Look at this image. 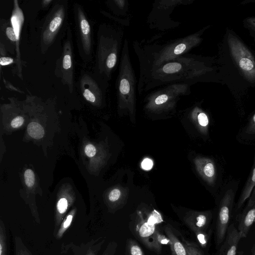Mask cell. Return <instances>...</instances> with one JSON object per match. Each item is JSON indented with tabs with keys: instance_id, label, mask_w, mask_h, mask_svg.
Listing matches in <instances>:
<instances>
[{
	"instance_id": "obj_30",
	"label": "cell",
	"mask_w": 255,
	"mask_h": 255,
	"mask_svg": "<svg viewBox=\"0 0 255 255\" xmlns=\"http://www.w3.org/2000/svg\"><path fill=\"white\" fill-rule=\"evenodd\" d=\"M198 122L200 126L203 127H206L208 126L209 123L208 118L204 113H200L198 116Z\"/></svg>"
},
{
	"instance_id": "obj_20",
	"label": "cell",
	"mask_w": 255,
	"mask_h": 255,
	"mask_svg": "<svg viewBox=\"0 0 255 255\" xmlns=\"http://www.w3.org/2000/svg\"><path fill=\"white\" fill-rule=\"evenodd\" d=\"M14 255H33L21 238L18 236L14 237Z\"/></svg>"
},
{
	"instance_id": "obj_8",
	"label": "cell",
	"mask_w": 255,
	"mask_h": 255,
	"mask_svg": "<svg viewBox=\"0 0 255 255\" xmlns=\"http://www.w3.org/2000/svg\"><path fill=\"white\" fill-rule=\"evenodd\" d=\"M188 0H157L153 4L151 11L147 17L150 26L161 30L167 29L174 26L170 23V14L178 4L185 3Z\"/></svg>"
},
{
	"instance_id": "obj_33",
	"label": "cell",
	"mask_w": 255,
	"mask_h": 255,
	"mask_svg": "<svg viewBox=\"0 0 255 255\" xmlns=\"http://www.w3.org/2000/svg\"><path fill=\"white\" fill-rule=\"evenodd\" d=\"M24 122L23 117L21 116H17L14 118L11 122V126L13 128H17L20 127Z\"/></svg>"
},
{
	"instance_id": "obj_32",
	"label": "cell",
	"mask_w": 255,
	"mask_h": 255,
	"mask_svg": "<svg viewBox=\"0 0 255 255\" xmlns=\"http://www.w3.org/2000/svg\"><path fill=\"white\" fill-rule=\"evenodd\" d=\"M85 152L88 157H92L95 155L96 149L93 145L89 144L85 148Z\"/></svg>"
},
{
	"instance_id": "obj_40",
	"label": "cell",
	"mask_w": 255,
	"mask_h": 255,
	"mask_svg": "<svg viewBox=\"0 0 255 255\" xmlns=\"http://www.w3.org/2000/svg\"></svg>"
},
{
	"instance_id": "obj_2",
	"label": "cell",
	"mask_w": 255,
	"mask_h": 255,
	"mask_svg": "<svg viewBox=\"0 0 255 255\" xmlns=\"http://www.w3.org/2000/svg\"><path fill=\"white\" fill-rule=\"evenodd\" d=\"M197 33L171 40L163 44L141 46L135 41L133 46L139 62L140 71L158 66L186 54L200 41Z\"/></svg>"
},
{
	"instance_id": "obj_15",
	"label": "cell",
	"mask_w": 255,
	"mask_h": 255,
	"mask_svg": "<svg viewBox=\"0 0 255 255\" xmlns=\"http://www.w3.org/2000/svg\"><path fill=\"white\" fill-rule=\"evenodd\" d=\"M80 87L84 98L91 103H95L102 94L96 82L89 75H84L81 80Z\"/></svg>"
},
{
	"instance_id": "obj_34",
	"label": "cell",
	"mask_w": 255,
	"mask_h": 255,
	"mask_svg": "<svg viewBox=\"0 0 255 255\" xmlns=\"http://www.w3.org/2000/svg\"><path fill=\"white\" fill-rule=\"evenodd\" d=\"M1 56L0 58V65L1 66H6L12 64L14 62L13 58L8 57Z\"/></svg>"
},
{
	"instance_id": "obj_26",
	"label": "cell",
	"mask_w": 255,
	"mask_h": 255,
	"mask_svg": "<svg viewBox=\"0 0 255 255\" xmlns=\"http://www.w3.org/2000/svg\"><path fill=\"white\" fill-rule=\"evenodd\" d=\"M155 241L156 243L160 246L163 245H170V240L166 235H164L158 231L155 235Z\"/></svg>"
},
{
	"instance_id": "obj_38",
	"label": "cell",
	"mask_w": 255,
	"mask_h": 255,
	"mask_svg": "<svg viewBox=\"0 0 255 255\" xmlns=\"http://www.w3.org/2000/svg\"><path fill=\"white\" fill-rule=\"evenodd\" d=\"M252 255H255V244L252 250Z\"/></svg>"
},
{
	"instance_id": "obj_31",
	"label": "cell",
	"mask_w": 255,
	"mask_h": 255,
	"mask_svg": "<svg viewBox=\"0 0 255 255\" xmlns=\"http://www.w3.org/2000/svg\"><path fill=\"white\" fill-rule=\"evenodd\" d=\"M246 131L249 134H255V114L248 124Z\"/></svg>"
},
{
	"instance_id": "obj_39",
	"label": "cell",
	"mask_w": 255,
	"mask_h": 255,
	"mask_svg": "<svg viewBox=\"0 0 255 255\" xmlns=\"http://www.w3.org/2000/svg\"><path fill=\"white\" fill-rule=\"evenodd\" d=\"M238 255H244V252L243 251H240L238 253Z\"/></svg>"
},
{
	"instance_id": "obj_22",
	"label": "cell",
	"mask_w": 255,
	"mask_h": 255,
	"mask_svg": "<svg viewBox=\"0 0 255 255\" xmlns=\"http://www.w3.org/2000/svg\"><path fill=\"white\" fill-rule=\"evenodd\" d=\"M127 255H144L138 244L132 239H128L126 245Z\"/></svg>"
},
{
	"instance_id": "obj_17",
	"label": "cell",
	"mask_w": 255,
	"mask_h": 255,
	"mask_svg": "<svg viewBox=\"0 0 255 255\" xmlns=\"http://www.w3.org/2000/svg\"><path fill=\"white\" fill-rule=\"evenodd\" d=\"M255 187V157L254 164L249 178L241 192L237 204V209L241 208L246 200L250 197Z\"/></svg>"
},
{
	"instance_id": "obj_23",
	"label": "cell",
	"mask_w": 255,
	"mask_h": 255,
	"mask_svg": "<svg viewBox=\"0 0 255 255\" xmlns=\"http://www.w3.org/2000/svg\"><path fill=\"white\" fill-rule=\"evenodd\" d=\"M7 237L5 224L0 221V255H7Z\"/></svg>"
},
{
	"instance_id": "obj_13",
	"label": "cell",
	"mask_w": 255,
	"mask_h": 255,
	"mask_svg": "<svg viewBox=\"0 0 255 255\" xmlns=\"http://www.w3.org/2000/svg\"><path fill=\"white\" fill-rule=\"evenodd\" d=\"M211 220V212H193L184 217V222L196 236L207 232Z\"/></svg>"
},
{
	"instance_id": "obj_11",
	"label": "cell",
	"mask_w": 255,
	"mask_h": 255,
	"mask_svg": "<svg viewBox=\"0 0 255 255\" xmlns=\"http://www.w3.org/2000/svg\"><path fill=\"white\" fill-rule=\"evenodd\" d=\"M247 205L239 217L238 231L242 238H246L255 220V187Z\"/></svg>"
},
{
	"instance_id": "obj_24",
	"label": "cell",
	"mask_w": 255,
	"mask_h": 255,
	"mask_svg": "<svg viewBox=\"0 0 255 255\" xmlns=\"http://www.w3.org/2000/svg\"><path fill=\"white\" fill-rule=\"evenodd\" d=\"M182 243L186 249L187 255H204L203 251L195 243L183 239Z\"/></svg>"
},
{
	"instance_id": "obj_10",
	"label": "cell",
	"mask_w": 255,
	"mask_h": 255,
	"mask_svg": "<svg viewBox=\"0 0 255 255\" xmlns=\"http://www.w3.org/2000/svg\"><path fill=\"white\" fill-rule=\"evenodd\" d=\"M235 193L228 190L222 197L218 210L215 230L216 248L220 247L224 241L229 223L234 201Z\"/></svg>"
},
{
	"instance_id": "obj_27",
	"label": "cell",
	"mask_w": 255,
	"mask_h": 255,
	"mask_svg": "<svg viewBox=\"0 0 255 255\" xmlns=\"http://www.w3.org/2000/svg\"><path fill=\"white\" fill-rule=\"evenodd\" d=\"M118 248V243L115 241L109 242L102 255H115Z\"/></svg>"
},
{
	"instance_id": "obj_9",
	"label": "cell",
	"mask_w": 255,
	"mask_h": 255,
	"mask_svg": "<svg viewBox=\"0 0 255 255\" xmlns=\"http://www.w3.org/2000/svg\"><path fill=\"white\" fill-rule=\"evenodd\" d=\"M71 30L70 27L64 42L62 55L58 60L55 74L61 79L64 85H66L70 93L73 91V47L71 40Z\"/></svg>"
},
{
	"instance_id": "obj_35",
	"label": "cell",
	"mask_w": 255,
	"mask_h": 255,
	"mask_svg": "<svg viewBox=\"0 0 255 255\" xmlns=\"http://www.w3.org/2000/svg\"><path fill=\"white\" fill-rule=\"evenodd\" d=\"M153 166L152 161L148 158L144 159L141 163V167L144 170H148L152 168Z\"/></svg>"
},
{
	"instance_id": "obj_16",
	"label": "cell",
	"mask_w": 255,
	"mask_h": 255,
	"mask_svg": "<svg viewBox=\"0 0 255 255\" xmlns=\"http://www.w3.org/2000/svg\"><path fill=\"white\" fill-rule=\"evenodd\" d=\"M164 231L170 240V248L172 255H187L183 244L175 235L171 226L167 224L164 227Z\"/></svg>"
},
{
	"instance_id": "obj_18",
	"label": "cell",
	"mask_w": 255,
	"mask_h": 255,
	"mask_svg": "<svg viewBox=\"0 0 255 255\" xmlns=\"http://www.w3.org/2000/svg\"><path fill=\"white\" fill-rule=\"evenodd\" d=\"M76 213V210L73 209L62 220L59 228L54 237L57 240L61 239L65 233L71 226Z\"/></svg>"
},
{
	"instance_id": "obj_1",
	"label": "cell",
	"mask_w": 255,
	"mask_h": 255,
	"mask_svg": "<svg viewBox=\"0 0 255 255\" xmlns=\"http://www.w3.org/2000/svg\"><path fill=\"white\" fill-rule=\"evenodd\" d=\"M198 60L191 54H185L158 66L140 71L137 84L138 94L164 85L185 83L193 84L201 74Z\"/></svg>"
},
{
	"instance_id": "obj_21",
	"label": "cell",
	"mask_w": 255,
	"mask_h": 255,
	"mask_svg": "<svg viewBox=\"0 0 255 255\" xmlns=\"http://www.w3.org/2000/svg\"><path fill=\"white\" fill-rule=\"evenodd\" d=\"M27 131L30 136L35 139L42 138L44 134V131L42 126L36 122L29 124L27 127Z\"/></svg>"
},
{
	"instance_id": "obj_28",
	"label": "cell",
	"mask_w": 255,
	"mask_h": 255,
	"mask_svg": "<svg viewBox=\"0 0 255 255\" xmlns=\"http://www.w3.org/2000/svg\"><path fill=\"white\" fill-rule=\"evenodd\" d=\"M239 65L241 68L245 71H251L254 67L253 62L247 58H242L239 62Z\"/></svg>"
},
{
	"instance_id": "obj_37",
	"label": "cell",
	"mask_w": 255,
	"mask_h": 255,
	"mask_svg": "<svg viewBox=\"0 0 255 255\" xmlns=\"http://www.w3.org/2000/svg\"><path fill=\"white\" fill-rule=\"evenodd\" d=\"M52 2L51 0H44L42 1V5L43 8L46 7L50 2Z\"/></svg>"
},
{
	"instance_id": "obj_7",
	"label": "cell",
	"mask_w": 255,
	"mask_h": 255,
	"mask_svg": "<svg viewBox=\"0 0 255 255\" xmlns=\"http://www.w3.org/2000/svg\"><path fill=\"white\" fill-rule=\"evenodd\" d=\"M73 10L76 25L77 43L80 56L88 61L92 53V35L90 24L82 6L74 3Z\"/></svg>"
},
{
	"instance_id": "obj_6",
	"label": "cell",
	"mask_w": 255,
	"mask_h": 255,
	"mask_svg": "<svg viewBox=\"0 0 255 255\" xmlns=\"http://www.w3.org/2000/svg\"><path fill=\"white\" fill-rule=\"evenodd\" d=\"M163 221L161 214L154 209L146 217L139 212L134 222V232L137 238L146 248L157 254L161 253L162 247L156 243L155 235L159 231L157 225Z\"/></svg>"
},
{
	"instance_id": "obj_36",
	"label": "cell",
	"mask_w": 255,
	"mask_h": 255,
	"mask_svg": "<svg viewBox=\"0 0 255 255\" xmlns=\"http://www.w3.org/2000/svg\"><path fill=\"white\" fill-rule=\"evenodd\" d=\"M3 81L5 84V87H6L7 88L12 91H18V92L19 93L21 92L20 90L17 89L12 84H11V83H10L8 81H6L4 79H3Z\"/></svg>"
},
{
	"instance_id": "obj_5",
	"label": "cell",
	"mask_w": 255,
	"mask_h": 255,
	"mask_svg": "<svg viewBox=\"0 0 255 255\" xmlns=\"http://www.w3.org/2000/svg\"><path fill=\"white\" fill-rule=\"evenodd\" d=\"M67 9L66 0L57 1L44 18L40 36V45L42 53H45L54 42L64 23Z\"/></svg>"
},
{
	"instance_id": "obj_29",
	"label": "cell",
	"mask_w": 255,
	"mask_h": 255,
	"mask_svg": "<svg viewBox=\"0 0 255 255\" xmlns=\"http://www.w3.org/2000/svg\"><path fill=\"white\" fill-rule=\"evenodd\" d=\"M121 191L118 189H113L110 193L108 198L111 202L114 203L117 201L121 196Z\"/></svg>"
},
{
	"instance_id": "obj_4",
	"label": "cell",
	"mask_w": 255,
	"mask_h": 255,
	"mask_svg": "<svg viewBox=\"0 0 255 255\" xmlns=\"http://www.w3.org/2000/svg\"><path fill=\"white\" fill-rule=\"evenodd\" d=\"M137 81L132 67L127 38L124 40L121 54L119 72L116 82L117 94L122 103H133L136 94Z\"/></svg>"
},
{
	"instance_id": "obj_14",
	"label": "cell",
	"mask_w": 255,
	"mask_h": 255,
	"mask_svg": "<svg viewBox=\"0 0 255 255\" xmlns=\"http://www.w3.org/2000/svg\"><path fill=\"white\" fill-rule=\"evenodd\" d=\"M241 237L234 224L229 225L226 237L221 245L218 255H236Z\"/></svg>"
},
{
	"instance_id": "obj_12",
	"label": "cell",
	"mask_w": 255,
	"mask_h": 255,
	"mask_svg": "<svg viewBox=\"0 0 255 255\" xmlns=\"http://www.w3.org/2000/svg\"><path fill=\"white\" fill-rule=\"evenodd\" d=\"M105 240V237H100L80 245H76L73 243L63 244L61 250H71L72 255H98Z\"/></svg>"
},
{
	"instance_id": "obj_3",
	"label": "cell",
	"mask_w": 255,
	"mask_h": 255,
	"mask_svg": "<svg viewBox=\"0 0 255 255\" xmlns=\"http://www.w3.org/2000/svg\"><path fill=\"white\" fill-rule=\"evenodd\" d=\"M124 31L119 28L104 24L99 28L96 61L99 72L107 80L117 64L122 52Z\"/></svg>"
},
{
	"instance_id": "obj_19",
	"label": "cell",
	"mask_w": 255,
	"mask_h": 255,
	"mask_svg": "<svg viewBox=\"0 0 255 255\" xmlns=\"http://www.w3.org/2000/svg\"><path fill=\"white\" fill-rule=\"evenodd\" d=\"M201 164V169L204 175L210 182H213L215 178V167L213 162L209 159H204Z\"/></svg>"
},
{
	"instance_id": "obj_25",
	"label": "cell",
	"mask_w": 255,
	"mask_h": 255,
	"mask_svg": "<svg viewBox=\"0 0 255 255\" xmlns=\"http://www.w3.org/2000/svg\"><path fill=\"white\" fill-rule=\"evenodd\" d=\"M25 183L28 187H31L35 182V176L31 169H27L24 173Z\"/></svg>"
}]
</instances>
